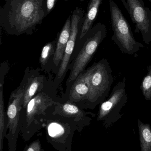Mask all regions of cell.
Here are the masks:
<instances>
[{"instance_id":"cell-1","label":"cell","mask_w":151,"mask_h":151,"mask_svg":"<svg viewBox=\"0 0 151 151\" xmlns=\"http://www.w3.org/2000/svg\"><path fill=\"white\" fill-rule=\"evenodd\" d=\"M47 15L46 0H6L0 9V24L10 35H30Z\"/></svg>"},{"instance_id":"cell-2","label":"cell","mask_w":151,"mask_h":151,"mask_svg":"<svg viewBox=\"0 0 151 151\" xmlns=\"http://www.w3.org/2000/svg\"><path fill=\"white\" fill-rule=\"evenodd\" d=\"M89 88L87 108L94 109L105 100L114 81L112 70L107 59L95 63L82 72Z\"/></svg>"},{"instance_id":"cell-3","label":"cell","mask_w":151,"mask_h":151,"mask_svg":"<svg viewBox=\"0 0 151 151\" xmlns=\"http://www.w3.org/2000/svg\"><path fill=\"white\" fill-rule=\"evenodd\" d=\"M55 101L44 91L38 92L27 104L25 114L20 116V133L25 141H28L44 126L47 111L53 107Z\"/></svg>"},{"instance_id":"cell-4","label":"cell","mask_w":151,"mask_h":151,"mask_svg":"<svg viewBox=\"0 0 151 151\" xmlns=\"http://www.w3.org/2000/svg\"><path fill=\"white\" fill-rule=\"evenodd\" d=\"M43 127L48 142L59 151H72V142L75 131L82 127L73 120L47 112Z\"/></svg>"},{"instance_id":"cell-5","label":"cell","mask_w":151,"mask_h":151,"mask_svg":"<svg viewBox=\"0 0 151 151\" xmlns=\"http://www.w3.org/2000/svg\"><path fill=\"white\" fill-rule=\"evenodd\" d=\"M111 22L113 34L111 39L122 53L137 56V53L144 46L134 37L131 27L117 4L110 0Z\"/></svg>"},{"instance_id":"cell-6","label":"cell","mask_w":151,"mask_h":151,"mask_svg":"<svg viewBox=\"0 0 151 151\" xmlns=\"http://www.w3.org/2000/svg\"><path fill=\"white\" fill-rule=\"evenodd\" d=\"M106 27L101 23L96 24L81 40L83 44L75 58L68 78V82H72L84 71L94 54L106 36Z\"/></svg>"},{"instance_id":"cell-7","label":"cell","mask_w":151,"mask_h":151,"mask_svg":"<svg viewBox=\"0 0 151 151\" xmlns=\"http://www.w3.org/2000/svg\"><path fill=\"white\" fill-rule=\"evenodd\" d=\"M24 86H20L12 91L10 96L7 113V133L5 138L8 141V151H16L17 141L20 133V112L22 108V100Z\"/></svg>"},{"instance_id":"cell-8","label":"cell","mask_w":151,"mask_h":151,"mask_svg":"<svg viewBox=\"0 0 151 151\" xmlns=\"http://www.w3.org/2000/svg\"><path fill=\"white\" fill-rule=\"evenodd\" d=\"M126 88V79L124 77L113 87L108 99L101 103L98 120L111 122L120 118V112L128 102Z\"/></svg>"},{"instance_id":"cell-9","label":"cell","mask_w":151,"mask_h":151,"mask_svg":"<svg viewBox=\"0 0 151 151\" xmlns=\"http://www.w3.org/2000/svg\"><path fill=\"white\" fill-rule=\"evenodd\" d=\"M127 10L135 26L134 32L140 33L146 44L151 43V10L143 0H120Z\"/></svg>"},{"instance_id":"cell-10","label":"cell","mask_w":151,"mask_h":151,"mask_svg":"<svg viewBox=\"0 0 151 151\" xmlns=\"http://www.w3.org/2000/svg\"><path fill=\"white\" fill-rule=\"evenodd\" d=\"M84 11L79 7H76L73 12L72 15L70 37L66 45L64 58L59 65V69L54 81L56 85L61 82L65 75L70 58L74 49L77 35L80 32L84 21Z\"/></svg>"},{"instance_id":"cell-11","label":"cell","mask_w":151,"mask_h":151,"mask_svg":"<svg viewBox=\"0 0 151 151\" xmlns=\"http://www.w3.org/2000/svg\"><path fill=\"white\" fill-rule=\"evenodd\" d=\"M52 108L53 111L51 113L72 119L82 127L89 123L91 119L89 115H95L92 113L85 112L81 107L69 101L63 104L56 102Z\"/></svg>"},{"instance_id":"cell-12","label":"cell","mask_w":151,"mask_h":151,"mask_svg":"<svg viewBox=\"0 0 151 151\" xmlns=\"http://www.w3.org/2000/svg\"><path fill=\"white\" fill-rule=\"evenodd\" d=\"M73 82L69 94V101L80 106L85 104L87 107L89 99L90 90L88 85L83 73H81Z\"/></svg>"},{"instance_id":"cell-13","label":"cell","mask_w":151,"mask_h":151,"mask_svg":"<svg viewBox=\"0 0 151 151\" xmlns=\"http://www.w3.org/2000/svg\"><path fill=\"white\" fill-rule=\"evenodd\" d=\"M72 15H70L66 21L59 36L56 51L53 58V64L56 67L59 65L64 56L67 42L70 37L71 29Z\"/></svg>"},{"instance_id":"cell-14","label":"cell","mask_w":151,"mask_h":151,"mask_svg":"<svg viewBox=\"0 0 151 151\" xmlns=\"http://www.w3.org/2000/svg\"><path fill=\"white\" fill-rule=\"evenodd\" d=\"M44 78L43 75H33L27 79L24 86V94L22 100V108H26L29 101L43 88Z\"/></svg>"},{"instance_id":"cell-15","label":"cell","mask_w":151,"mask_h":151,"mask_svg":"<svg viewBox=\"0 0 151 151\" xmlns=\"http://www.w3.org/2000/svg\"><path fill=\"white\" fill-rule=\"evenodd\" d=\"M103 0H89L87 13L80 31L79 40H81L88 32L92 28L93 23L97 16L99 7Z\"/></svg>"},{"instance_id":"cell-16","label":"cell","mask_w":151,"mask_h":151,"mask_svg":"<svg viewBox=\"0 0 151 151\" xmlns=\"http://www.w3.org/2000/svg\"><path fill=\"white\" fill-rule=\"evenodd\" d=\"M140 145L142 151H151V127L150 124L138 120Z\"/></svg>"},{"instance_id":"cell-17","label":"cell","mask_w":151,"mask_h":151,"mask_svg":"<svg viewBox=\"0 0 151 151\" xmlns=\"http://www.w3.org/2000/svg\"><path fill=\"white\" fill-rule=\"evenodd\" d=\"M4 80L1 79L0 83V151H3L4 138L7 133V122L5 121L4 110L3 91Z\"/></svg>"},{"instance_id":"cell-18","label":"cell","mask_w":151,"mask_h":151,"mask_svg":"<svg viewBox=\"0 0 151 151\" xmlns=\"http://www.w3.org/2000/svg\"><path fill=\"white\" fill-rule=\"evenodd\" d=\"M56 40L47 43L43 48L39 59V62L42 70L47 65L51 57L54 58L56 46Z\"/></svg>"},{"instance_id":"cell-19","label":"cell","mask_w":151,"mask_h":151,"mask_svg":"<svg viewBox=\"0 0 151 151\" xmlns=\"http://www.w3.org/2000/svg\"><path fill=\"white\" fill-rule=\"evenodd\" d=\"M147 75L143 78L140 88L145 99L151 100V64L147 67Z\"/></svg>"},{"instance_id":"cell-20","label":"cell","mask_w":151,"mask_h":151,"mask_svg":"<svg viewBox=\"0 0 151 151\" xmlns=\"http://www.w3.org/2000/svg\"><path fill=\"white\" fill-rule=\"evenodd\" d=\"M23 151H44L42 148L39 139L34 141L28 145H27Z\"/></svg>"},{"instance_id":"cell-21","label":"cell","mask_w":151,"mask_h":151,"mask_svg":"<svg viewBox=\"0 0 151 151\" xmlns=\"http://www.w3.org/2000/svg\"><path fill=\"white\" fill-rule=\"evenodd\" d=\"M57 0H46V6H47V12L48 14L54 9Z\"/></svg>"},{"instance_id":"cell-22","label":"cell","mask_w":151,"mask_h":151,"mask_svg":"<svg viewBox=\"0 0 151 151\" xmlns=\"http://www.w3.org/2000/svg\"><path fill=\"white\" fill-rule=\"evenodd\" d=\"M148 1H149L150 2V3L151 4V0H148Z\"/></svg>"},{"instance_id":"cell-23","label":"cell","mask_w":151,"mask_h":151,"mask_svg":"<svg viewBox=\"0 0 151 151\" xmlns=\"http://www.w3.org/2000/svg\"><path fill=\"white\" fill-rule=\"evenodd\" d=\"M69 1V0H64V1Z\"/></svg>"}]
</instances>
